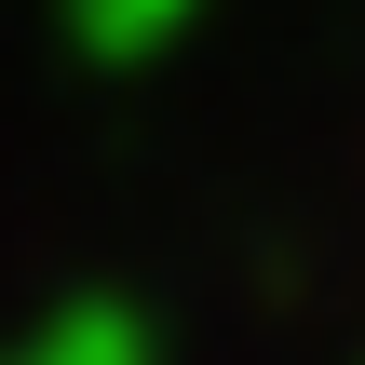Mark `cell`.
Wrapping results in <instances>:
<instances>
[{
    "label": "cell",
    "instance_id": "obj_1",
    "mask_svg": "<svg viewBox=\"0 0 365 365\" xmlns=\"http://www.w3.org/2000/svg\"><path fill=\"white\" fill-rule=\"evenodd\" d=\"M203 0H68V27H81V54H108V68H135V54H163L176 27H190Z\"/></svg>",
    "mask_w": 365,
    "mask_h": 365
},
{
    "label": "cell",
    "instance_id": "obj_2",
    "mask_svg": "<svg viewBox=\"0 0 365 365\" xmlns=\"http://www.w3.org/2000/svg\"><path fill=\"white\" fill-rule=\"evenodd\" d=\"M0 365H149V325L135 312H68L54 339H27V352H0Z\"/></svg>",
    "mask_w": 365,
    "mask_h": 365
}]
</instances>
